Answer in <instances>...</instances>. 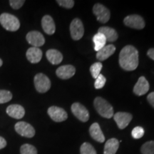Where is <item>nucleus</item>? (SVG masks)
Wrapping results in <instances>:
<instances>
[{"label":"nucleus","mask_w":154,"mask_h":154,"mask_svg":"<svg viewBox=\"0 0 154 154\" xmlns=\"http://www.w3.org/2000/svg\"><path fill=\"white\" fill-rule=\"evenodd\" d=\"M119 147V141L116 138H111L106 142L103 154H116Z\"/></svg>","instance_id":"4be33fe9"},{"label":"nucleus","mask_w":154,"mask_h":154,"mask_svg":"<svg viewBox=\"0 0 154 154\" xmlns=\"http://www.w3.org/2000/svg\"><path fill=\"white\" fill-rule=\"evenodd\" d=\"M90 135L94 140L99 143H103L105 140V136L101 129L99 124L98 123H94L90 126L89 128Z\"/></svg>","instance_id":"a211bd4d"},{"label":"nucleus","mask_w":154,"mask_h":154,"mask_svg":"<svg viewBox=\"0 0 154 154\" xmlns=\"http://www.w3.org/2000/svg\"><path fill=\"white\" fill-rule=\"evenodd\" d=\"M2 64H3V61H2V60L1 59H0V67L2 66Z\"/></svg>","instance_id":"c9c22d12"},{"label":"nucleus","mask_w":154,"mask_h":154,"mask_svg":"<svg viewBox=\"0 0 154 154\" xmlns=\"http://www.w3.org/2000/svg\"><path fill=\"white\" fill-rule=\"evenodd\" d=\"M25 1L24 0H10L9 1V5L13 9H19L22 7Z\"/></svg>","instance_id":"2f4dec72"},{"label":"nucleus","mask_w":154,"mask_h":154,"mask_svg":"<svg viewBox=\"0 0 154 154\" xmlns=\"http://www.w3.org/2000/svg\"><path fill=\"white\" fill-rule=\"evenodd\" d=\"M144 133H145V131L142 127L136 126L132 130L131 136L135 139H139V138L143 137Z\"/></svg>","instance_id":"c85d7f7f"},{"label":"nucleus","mask_w":154,"mask_h":154,"mask_svg":"<svg viewBox=\"0 0 154 154\" xmlns=\"http://www.w3.org/2000/svg\"><path fill=\"white\" fill-rule=\"evenodd\" d=\"M42 26L45 33L49 35L54 34L56 30L55 23L52 17L49 15H45L42 19Z\"/></svg>","instance_id":"dca6fc26"},{"label":"nucleus","mask_w":154,"mask_h":154,"mask_svg":"<svg viewBox=\"0 0 154 154\" xmlns=\"http://www.w3.org/2000/svg\"><path fill=\"white\" fill-rule=\"evenodd\" d=\"M20 154H37V150L31 144H24L20 148Z\"/></svg>","instance_id":"bb28decb"},{"label":"nucleus","mask_w":154,"mask_h":154,"mask_svg":"<svg viewBox=\"0 0 154 154\" xmlns=\"http://www.w3.org/2000/svg\"><path fill=\"white\" fill-rule=\"evenodd\" d=\"M28 43L33 46V47H40L45 43V38L40 32L36 31H32L29 32L26 36Z\"/></svg>","instance_id":"9b49d317"},{"label":"nucleus","mask_w":154,"mask_h":154,"mask_svg":"<svg viewBox=\"0 0 154 154\" xmlns=\"http://www.w3.org/2000/svg\"><path fill=\"white\" fill-rule=\"evenodd\" d=\"M46 56L49 62L54 65L59 64L63 60L62 54L56 49L48 50Z\"/></svg>","instance_id":"412c9836"},{"label":"nucleus","mask_w":154,"mask_h":154,"mask_svg":"<svg viewBox=\"0 0 154 154\" xmlns=\"http://www.w3.org/2000/svg\"><path fill=\"white\" fill-rule=\"evenodd\" d=\"M147 100L149 102V103L154 108V92H151L147 96Z\"/></svg>","instance_id":"473e14b6"},{"label":"nucleus","mask_w":154,"mask_h":154,"mask_svg":"<svg viewBox=\"0 0 154 154\" xmlns=\"http://www.w3.org/2000/svg\"><path fill=\"white\" fill-rule=\"evenodd\" d=\"M149 83L144 76H140L134 86V93L137 96L144 95L149 91Z\"/></svg>","instance_id":"4468645a"},{"label":"nucleus","mask_w":154,"mask_h":154,"mask_svg":"<svg viewBox=\"0 0 154 154\" xmlns=\"http://www.w3.org/2000/svg\"><path fill=\"white\" fill-rule=\"evenodd\" d=\"M147 55L149 56V57L151 58V59L154 60V48H151L147 52Z\"/></svg>","instance_id":"f704fd0d"},{"label":"nucleus","mask_w":154,"mask_h":154,"mask_svg":"<svg viewBox=\"0 0 154 154\" xmlns=\"http://www.w3.org/2000/svg\"><path fill=\"white\" fill-rule=\"evenodd\" d=\"M142 154H154V140L148 141L141 146Z\"/></svg>","instance_id":"393cba45"},{"label":"nucleus","mask_w":154,"mask_h":154,"mask_svg":"<svg viewBox=\"0 0 154 154\" xmlns=\"http://www.w3.org/2000/svg\"><path fill=\"white\" fill-rule=\"evenodd\" d=\"M12 99V94L7 90H0V104L9 102Z\"/></svg>","instance_id":"cd10ccee"},{"label":"nucleus","mask_w":154,"mask_h":154,"mask_svg":"<svg viewBox=\"0 0 154 154\" xmlns=\"http://www.w3.org/2000/svg\"><path fill=\"white\" fill-rule=\"evenodd\" d=\"M116 51V47L113 44H109V45H106L104 47L100 49L97 51L96 58L100 61L106 60L108 58H109Z\"/></svg>","instance_id":"6ab92c4d"},{"label":"nucleus","mask_w":154,"mask_h":154,"mask_svg":"<svg viewBox=\"0 0 154 154\" xmlns=\"http://www.w3.org/2000/svg\"><path fill=\"white\" fill-rule=\"evenodd\" d=\"M17 134L26 138H32L35 135V130L32 125L24 121H19L14 126Z\"/></svg>","instance_id":"39448f33"},{"label":"nucleus","mask_w":154,"mask_h":154,"mask_svg":"<svg viewBox=\"0 0 154 154\" xmlns=\"http://www.w3.org/2000/svg\"><path fill=\"white\" fill-rule=\"evenodd\" d=\"M70 33L72 38L75 41L79 40L84 34V25L79 19H74L70 24Z\"/></svg>","instance_id":"423d86ee"},{"label":"nucleus","mask_w":154,"mask_h":154,"mask_svg":"<svg viewBox=\"0 0 154 154\" xmlns=\"http://www.w3.org/2000/svg\"><path fill=\"white\" fill-rule=\"evenodd\" d=\"M76 69L72 65H63L57 69V76L61 79H69L75 74Z\"/></svg>","instance_id":"ddd939ff"},{"label":"nucleus","mask_w":154,"mask_h":154,"mask_svg":"<svg viewBox=\"0 0 154 154\" xmlns=\"http://www.w3.org/2000/svg\"><path fill=\"white\" fill-rule=\"evenodd\" d=\"M72 111L75 116L82 122H86L89 119V113L86 108L80 103H74L72 106Z\"/></svg>","instance_id":"9d476101"},{"label":"nucleus","mask_w":154,"mask_h":154,"mask_svg":"<svg viewBox=\"0 0 154 154\" xmlns=\"http://www.w3.org/2000/svg\"><path fill=\"white\" fill-rule=\"evenodd\" d=\"M93 42L94 43V50L99 51L100 49L104 47L106 44V38L101 33L98 32L93 37Z\"/></svg>","instance_id":"5701e85b"},{"label":"nucleus","mask_w":154,"mask_h":154,"mask_svg":"<svg viewBox=\"0 0 154 154\" xmlns=\"http://www.w3.org/2000/svg\"><path fill=\"white\" fill-rule=\"evenodd\" d=\"M106 82V80L105 77L100 74L99 76L96 79L95 83H94V86H95L96 89H100V88H102L105 86Z\"/></svg>","instance_id":"c756f323"},{"label":"nucleus","mask_w":154,"mask_h":154,"mask_svg":"<svg viewBox=\"0 0 154 154\" xmlns=\"http://www.w3.org/2000/svg\"><path fill=\"white\" fill-rule=\"evenodd\" d=\"M57 2L61 7L66 9H72L74 5V1L73 0H57Z\"/></svg>","instance_id":"7c9ffc66"},{"label":"nucleus","mask_w":154,"mask_h":154,"mask_svg":"<svg viewBox=\"0 0 154 154\" xmlns=\"http://www.w3.org/2000/svg\"><path fill=\"white\" fill-rule=\"evenodd\" d=\"M98 32L101 33L106 38V41L109 42H113L118 38V34L114 29L108 27V26H102L99 28Z\"/></svg>","instance_id":"aec40b11"},{"label":"nucleus","mask_w":154,"mask_h":154,"mask_svg":"<svg viewBox=\"0 0 154 154\" xmlns=\"http://www.w3.org/2000/svg\"><path fill=\"white\" fill-rule=\"evenodd\" d=\"M7 146V141L2 136H0V150L4 149Z\"/></svg>","instance_id":"72a5a7b5"},{"label":"nucleus","mask_w":154,"mask_h":154,"mask_svg":"<svg viewBox=\"0 0 154 154\" xmlns=\"http://www.w3.org/2000/svg\"><path fill=\"white\" fill-rule=\"evenodd\" d=\"M26 56L29 62L36 63L41 61L42 58V51L39 48L32 47L26 51Z\"/></svg>","instance_id":"f3484780"},{"label":"nucleus","mask_w":154,"mask_h":154,"mask_svg":"<svg viewBox=\"0 0 154 154\" xmlns=\"http://www.w3.org/2000/svg\"><path fill=\"white\" fill-rule=\"evenodd\" d=\"M124 22L126 26L136 29H142L145 27V22L143 17L137 14L127 16L124 19Z\"/></svg>","instance_id":"6e6552de"},{"label":"nucleus","mask_w":154,"mask_h":154,"mask_svg":"<svg viewBox=\"0 0 154 154\" xmlns=\"http://www.w3.org/2000/svg\"><path fill=\"white\" fill-rule=\"evenodd\" d=\"M7 113L11 118L21 119L24 116L25 110L24 107L21 105L12 104L7 107Z\"/></svg>","instance_id":"2eb2a0df"},{"label":"nucleus","mask_w":154,"mask_h":154,"mask_svg":"<svg viewBox=\"0 0 154 154\" xmlns=\"http://www.w3.org/2000/svg\"><path fill=\"white\" fill-rule=\"evenodd\" d=\"M138 51L131 45L126 46L119 54V64L126 71H134L138 66Z\"/></svg>","instance_id":"f257e3e1"},{"label":"nucleus","mask_w":154,"mask_h":154,"mask_svg":"<svg viewBox=\"0 0 154 154\" xmlns=\"http://www.w3.org/2000/svg\"><path fill=\"white\" fill-rule=\"evenodd\" d=\"M132 115L126 112H118L113 115V119L120 129H124L132 120Z\"/></svg>","instance_id":"f8f14e48"},{"label":"nucleus","mask_w":154,"mask_h":154,"mask_svg":"<svg viewBox=\"0 0 154 154\" xmlns=\"http://www.w3.org/2000/svg\"><path fill=\"white\" fill-rule=\"evenodd\" d=\"M94 107L97 112L106 119H111L113 116V109L106 100L101 97H96L94 100Z\"/></svg>","instance_id":"f03ea898"},{"label":"nucleus","mask_w":154,"mask_h":154,"mask_svg":"<svg viewBox=\"0 0 154 154\" xmlns=\"http://www.w3.org/2000/svg\"><path fill=\"white\" fill-rule=\"evenodd\" d=\"M102 67H103V65L101 62H96L91 65L90 67V72L94 79H96L99 76Z\"/></svg>","instance_id":"a878e982"},{"label":"nucleus","mask_w":154,"mask_h":154,"mask_svg":"<svg viewBox=\"0 0 154 154\" xmlns=\"http://www.w3.org/2000/svg\"><path fill=\"white\" fill-rule=\"evenodd\" d=\"M0 24L9 32H16L20 27V22L17 17L8 13H3L0 15Z\"/></svg>","instance_id":"7ed1b4c3"},{"label":"nucleus","mask_w":154,"mask_h":154,"mask_svg":"<svg viewBox=\"0 0 154 154\" xmlns=\"http://www.w3.org/2000/svg\"><path fill=\"white\" fill-rule=\"evenodd\" d=\"M80 153L81 154H97L96 151L93 146L89 143L85 142L80 147Z\"/></svg>","instance_id":"b1692460"},{"label":"nucleus","mask_w":154,"mask_h":154,"mask_svg":"<svg viewBox=\"0 0 154 154\" xmlns=\"http://www.w3.org/2000/svg\"><path fill=\"white\" fill-rule=\"evenodd\" d=\"M34 82L36 91L39 93H46L51 88V81L45 74L42 73L34 76Z\"/></svg>","instance_id":"20e7f679"},{"label":"nucleus","mask_w":154,"mask_h":154,"mask_svg":"<svg viewBox=\"0 0 154 154\" xmlns=\"http://www.w3.org/2000/svg\"><path fill=\"white\" fill-rule=\"evenodd\" d=\"M93 12L97 18V20L103 24L106 23L110 19V11L101 4H96L94 6Z\"/></svg>","instance_id":"0eeeda50"},{"label":"nucleus","mask_w":154,"mask_h":154,"mask_svg":"<svg viewBox=\"0 0 154 154\" xmlns=\"http://www.w3.org/2000/svg\"><path fill=\"white\" fill-rule=\"evenodd\" d=\"M47 113L50 118L55 122H62L68 118V114L64 109L58 106H51L48 109Z\"/></svg>","instance_id":"1a4fd4ad"}]
</instances>
